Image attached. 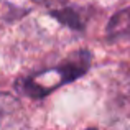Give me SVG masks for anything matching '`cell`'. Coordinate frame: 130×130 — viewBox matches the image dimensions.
<instances>
[{
    "label": "cell",
    "mask_w": 130,
    "mask_h": 130,
    "mask_svg": "<svg viewBox=\"0 0 130 130\" xmlns=\"http://www.w3.org/2000/svg\"><path fill=\"white\" fill-rule=\"evenodd\" d=\"M38 5L48 8V15L54 18L59 25L73 30L84 31L87 23V10L77 5H71L68 0H35Z\"/></svg>",
    "instance_id": "6da1fadb"
},
{
    "label": "cell",
    "mask_w": 130,
    "mask_h": 130,
    "mask_svg": "<svg viewBox=\"0 0 130 130\" xmlns=\"http://www.w3.org/2000/svg\"><path fill=\"white\" fill-rule=\"evenodd\" d=\"M92 61V54L87 50H77L74 53H71L68 58H64L56 68H53V73H56L59 76L58 86H64L69 84L73 81L83 77L84 74L89 71Z\"/></svg>",
    "instance_id": "7a4b0ae2"
},
{
    "label": "cell",
    "mask_w": 130,
    "mask_h": 130,
    "mask_svg": "<svg viewBox=\"0 0 130 130\" xmlns=\"http://www.w3.org/2000/svg\"><path fill=\"white\" fill-rule=\"evenodd\" d=\"M105 40L109 43L130 40V7L119 10L110 17L105 26Z\"/></svg>",
    "instance_id": "3957f363"
},
{
    "label": "cell",
    "mask_w": 130,
    "mask_h": 130,
    "mask_svg": "<svg viewBox=\"0 0 130 130\" xmlns=\"http://www.w3.org/2000/svg\"><path fill=\"white\" fill-rule=\"evenodd\" d=\"M86 130H97V128H94V127H91V128H86Z\"/></svg>",
    "instance_id": "277c9868"
}]
</instances>
